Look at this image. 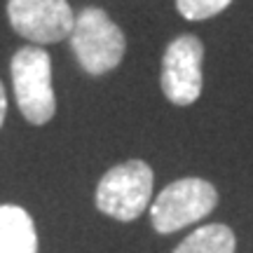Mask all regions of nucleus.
<instances>
[{
    "label": "nucleus",
    "instance_id": "nucleus-6",
    "mask_svg": "<svg viewBox=\"0 0 253 253\" xmlns=\"http://www.w3.org/2000/svg\"><path fill=\"white\" fill-rule=\"evenodd\" d=\"M202 61H204V45L192 33H183L167 45L162 56L160 84L164 96L173 106H192L199 99Z\"/></svg>",
    "mask_w": 253,
    "mask_h": 253
},
{
    "label": "nucleus",
    "instance_id": "nucleus-3",
    "mask_svg": "<svg viewBox=\"0 0 253 253\" xmlns=\"http://www.w3.org/2000/svg\"><path fill=\"white\" fill-rule=\"evenodd\" d=\"M155 173L143 160H129L103 173L96 185V209L106 216L129 223L145 211L153 197Z\"/></svg>",
    "mask_w": 253,
    "mask_h": 253
},
{
    "label": "nucleus",
    "instance_id": "nucleus-1",
    "mask_svg": "<svg viewBox=\"0 0 253 253\" xmlns=\"http://www.w3.org/2000/svg\"><path fill=\"white\" fill-rule=\"evenodd\" d=\"M12 87L19 113L36 126L47 125L56 115V96L52 89V59L42 47L26 45L17 49L9 63Z\"/></svg>",
    "mask_w": 253,
    "mask_h": 253
},
{
    "label": "nucleus",
    "instance_id": "nucleus-8",
    "mask_svg": "<svg viewBox=\"0 0 253 253\" xmlns=\"http://www.w3.org/2000/svg\"><path fill=\"white\" fill-rule=\"evenodd\" d=\"M237 239L235 232L223 223L197 227L192 235H188L173 253H235Z\"/></svg>",
    "mask_w": 253,
    "mask_h": 253
},
{
    "label": "nucleus",
    "instance_id": "nucleus-10",
    "mask_svg": "<svg viewBox=\"0 0 253 253\" xmlns=\"http://www.w3.org/2000/svg\"><path fill=\"white\" fill-rule=\"evenodd\" d=\"M5 113H7V96H5L2 80H0V126H2V122H5Z\"/></svg>",
    "mask_w": 253,
    "mask_h": 253
},
{
    "label": "nucleus",
    "instance_id": "nucleus-7",
    "mask_svg": "<svg viewBox=\"0 0 253 253\" xmlns=\"http://www.w3.org/2000/svg\"><path fill=\"white\" fill-rule=\"evenodd\" d=\"M0 253H38L33 218L17 204H0Z\"/></svg>",
    "mask_w": 253,
    "mask_h": 253
},
{
    "label": "nucleus",
    "instance_id": "nucleus-2",
    "mask_svg": "<svg viewBox=\"0 0 253 253\" xmlns=\"http://www.w3.org/2000/svg\"><path fill=\"white\" fill-rule=\"evenodd\" d=\"M71 47L84 73L103 75L122 63L126 52V38L106 9L84 7L75 17Z\"/></svg>",
    "mask_w": 253,
    "mask_h": 253
},
{
    "label": "nucleus",
    "instance_id": "nucleus-4",
    "mask_svg": "<svg viewBox=\"0 0 253 253\" xmlns=\"http://www.w3.org/2000/svg\"><path fill=\"white\" fill-rule=\"evenodd\" d=\"M218 204V190L204 178H181L169 183L150 207V220L160 235H171L181 227L207 218Z\"/></svg>",
    "mask_w": 253,
    "mask_h": 253
},
{
    "label": "nucleus",
    "instance_id": "nucleus-9",
    "mask_svg": "<svg viewBox=\"0 0 253 253\" xmlns=\"http://www.w3.org/2000/svg\"><path fill=\"white\" fill-rule=\"evenodd\" d=\"M232 0H176V9L188 21H204L225 12Z\"/></svg>",
    "mask_w": 253,
    "mask_h": 253
},
{
    "label": "nucleus",
    "instance_id": "nucleus-5",
    "mask_svg": "<svg viewBox=\"0 0 253 253\" xmlns=\"http://www.w3.org/2000/svg\"><path fill=\"white\" fill-rule=\"evenodd\" d=\"M7 19L17 36L38 47L71 38L75 26L68 0H7Z\"/></svg>",
    "mask_w": 253,
    "mask_h": 253
}]
</instances>
